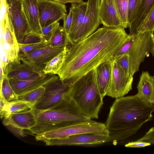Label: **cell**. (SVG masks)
<instances>
[{"instance_id": "6da1fadb", "label": "cell", "mask_w": 154, "mask_h": 154, "mask_svg": "<svg viewBox=\"0 0 154 154\" xmlns=\"http://www.w3.org/2000/svg\"><path fill=\"white\" fill-rule=\"evenodd\" d=\"M125 29L103 26L84 40L69 44L62 66L55 74L69 87L101 64L112 61L129 38Z\"/></svg>"}, {"instance_id": "7a4b0ae2", "label": "cell", "mask_w": 154, "mask_h": 154, "mask_svg": "<svg viewBox=\"0 0 154 154\" xmlns=\"http://www.w3.org/2000/svg\"><path fill=\"white\" fill-rule=\"evenodd\" d=\"M154 112V104L144 103L136 94L116 99L105 124L109 132L108 142L124 140L135 134L152 119Z\"/></svg>"}, {"instance_id": "3957f363", "label": "cell", "mask_w": 154, "mask_h": 154, "mask_svg": "<svg viewBox=\"0 0 154 154\" xmlns=\"http://www.w3.org/2000/svg\"><path fill=\"white\" fill-rule=\"evenodd\" d=\"M32 109L36 116V123L29 130L36 135L91 119L79 111L69 94L50 109L43 110Z\"/></svg>"}, {"instance_id": "277c9868", "label": "cell", "mask_w": 154, "mask_h": 154, "mask_svg": "<svg viewBox=\"0 0 154 154\" xmlns=\"http://www.w3.org/2000/svg\"><path fill=\"white\" fill-rule=\"evenodd\" d=\"M69 94L79 111L91 119H98L103 97L97 82L96 68L69 87Z\"/></svg>"}, {"instance_id": "5b68a950", "label": "cell", "mask_w": 154, "mask_h": 154, "mask_svg": "<svg viewBox=\"0 0 154 154\" xmlns=\"http://www.w3.org/2000/svg\"><path fill=\"white\" fill-rule=\"evenodd\" d=\"M1 65L6 75L14 66L21 63L19 56V43L11 27L6 13L1 22Z\"/></svg>"}, {"instance_id": "8992f818", "label": "cell", "mask_w": 154, "mask_h": 154, "mask_svg": "<svg viewBox=\"0 0 154 154\" xmlns=\"http://www.w3.org/2000/svg\"><path fill=\"white\" fill-rule=\"evenodd\" d=\"M134 35V39L127 54L130 60V76L133 77L139 70L146 57L154 52V34L148 31Z\"/></svg>"}, {"instance_id": "52a82bcc", "label": "cell", "mask_w": 154, "mask_h": 154, "mask_svg": "<svg viewBox=\"0 0 154 154\" xmlns=\"http://www.w3.org/2000/svg\"><path fill=\"white\" fill-rule=\"evenodd\" d=\"M106 129L105 124L91 119L36 135L35 139L37 141L43 142L49 139L62 138L79 134L101 132Z\"/></svg>"}, {"instance_id": "ba28073f", "label": "cell", "mask_w": 154, "mask_h": 154, "mask_svg": "<svg viewBox=\"0 0 154 154\" xmlns=\"http://www.w3.org/2000/svg\"><path fill=\"white\" fill-rule=\"evenodd\" d=\"M43 86L45 88V93L33 106L34 109L43 110L50 109L69 95V87L56 74Z\"/></svg>"}, {"instance_id": "9c48e42d", "label": "cell", "mask_w": 154, "mask_h": 154, "mask_svg": "<svg viewBox=\"0 0 154 154\" xmlns=\"http://www.w3.org/2000/svg\"><path fill=\"white\" fill-rule=\"evenodd\" d=\"M6 13L9 24L19 43H23L29 36L30 30L22 9V0H7Z\"/></svg>"}, {"instance_id": "30bf717a", "label": "cell", "mask_w": 154, "mask_h": 154, "mask_svg": "<svg viewBox=\"0 0 154 154\" xmlns=\"http://www.w3.org/2000/svg\"><path fill=\"white\" fill-rule=\"evenodd\" d=\"M109 132L107 129L101 132L71 136L62 138L51 139L43 142L46 146H94L108 142Z\"/></svg>"}, {"instance_id": "8fae6325", "label": "cell", "mask_w": 154, "mask_h": 154, "mask_svg": "<svg viewBox=\"0 0 154 154\" xmlns=\"http://www.w3.org/2000/svg\"><path fill=\"white\" fill-rule=\"evenodd\" d=\"M133 80V77L126 75L113 60L106 95L116 99L125 96L132 90Z\"/></svg>"}, {"instance_id": "7c38bea8", "label": "cell", "mask_w": 154, "mask_h": 154, "mask_svg": "<svg viewBox=\"0 0 154 154\" xmlns=\"http://www.w3.org/2000/svg\"><path fill=\"white\" fill-rule=\"evenodd\" d=\"M65 48L48 45L25 55L20 59L22 62L29 65L36 73L42 74L44 73L43 70L49 61Z\"/></svg>"}, {"instance_id": "4fadbf2b", "label": "cell", "mask_w": 154, "mask_h": 154, "mask_svg": "<svg viewBox=\"0 0 154 154\" xmlns=\"http://www.w3.org/2000/svg\"><path fill=\"white\" fill-rule=\"evenodd\" d=\"M39 20L42 28L63 19L67 14L66 6L49 0H38Z\"/></svg>"}, {"instance_id": "5bb4252c", "label": "cell", "mask_w": 154, "mask_h": 154, "mask_svg": "<svg viewBox=\"0 0 154 154\" xmlns=\"http://www.w3.org/2000/svg\"><path fill=\"white\" fill-rule=\"evenodd\" d=\"M38 0H22L23 11L29 26L30 34L26 42L42 40L43 35L39 20L38 6Z\"/></svg>"}, {"instance_id": "9a60e30c", "label": "cell", "mask_w": 154, "mask_h": 154, "mask_svg": "<svg viewBox=\"0 0 154 154\" xmlns=\"http://www.w3.org/2000/svg\"><path fill=\"white\" fill-rule=\"evenodd\" d=\"M100 2V0H88L86 10L80 28L78 42L92 34L100 24L99 15Z\"/></svg>"}, {"instance_id": "2e32d148", "label": "cell", "mask_w": 154, "mask_h": 154, "mask_svg": "<svg viewBox=\"0 0 154 154\" xmlns=\"http://www.w3.org/2000/svg\"><path fill=\"white\" fill-rule=\"evenodd\" d=\"M54 74H42L24 80H9L10 85L18 96L24 94L43 86L48 81Z\"/></svg>"}, {"instance_id": "e0dca14e", "label": "cell", "mask_w": 154, "mask_h": 154, "mask_svg": "<svg viewBox=\"0 0 154 154\" xmlns=\"http://www.w3.org/2000/svg\"><path fill=\"white\" fill-rule=\"evenodd\" d=\"M36 123V116L32 109L10 114L4 118L3 124L5 126L23 130H29Z\"/></svg>"}, {"instance_id": "ac0fdd59", "label": "cell", "mask_w": 154, "mask_h": 154, "mask_svg": "<svg viewBox=\"0 0 154 154\" xmlns=\"http://www.w3.org/2000/svg\"><path fill=\"white\" fill-rule=\"evenodd\" d=\"M99 15L100 23L103 26L122 27L113 0H100Z\"/></svg>"}, {"instance_id": "d6986e66", "label": "cell", "mask_w": 154, "mask_h": 154, "mask_svg": "<svg viewBox=\"0 0 154 154\" xmlns=\"http://www.w3.org/2000/svg\"><path fill=\"white\" fill-rule=\"evenodd\" d=\"M137 97L147 104H154V79L148 71H143L137 85Z\"/></svg>"}, {"instance_id": "ffe728a7", "label": "cell", "mask_w": 154, "mask_h": 154, "mask_svg": "<svg viewBox=\"0 0 154 154\" xmlns=\"http://www.w3.org/2000/svg\"><path fill=\"white\" fill-rule=\"evenodd\" d=\"M71 4L73 6V16L68 35L69 44L78 42L79 30L86 11L87 2Z\"/></svg>"}, {"instance_id": "44dd1931", "label": "cell", "mask_w": 154, "mask_h": 154, "mask_svg": "<svg viewBox=\"0 0 154 154\" xmlns=\"http://www.w3.org/2000/svg\"><path fill=\"white\" fill-rule=\"evenodd\" d=\"M112 62L108 61L104 62L96 68L97 83L100 93L103 98L106 96L110 81Z\"/></svg>"}, {"instance_id": "7402d4cb", "label": "cell", "mask_w": 154, "mask_h": 154, "mask_svg": "<svg viewBox=\"0 0 154 154\" xmlns=\"http://www.w3.org/2000/svg\"><path fill=\"white\" fill-rule=\"evenodd\" d=\"M154 8V0H142L134 20L129 26V34L134 35Z\"/></svg>"}, {"instance_id": "603a6c76", "label": "cell", "mask_w": 154, "mask_h": 154, "mask_svg": "<svg viewBox=\"0 0 154 154\" xmlns=\"http://www.w3.org/2000/svg\"><path fill=\"white\" fill-rule=\"evenodd\" d=\"M37 74H38L35 72L29 65L22 62L12 67L5 76L9 80H24L33 77Z\"/></svg>"}, {"instance_id": "cb8c5ba5", "label": "cell", "mask_w": 154, "mask_h": 154, "mask_svg": "<svg viewBox=\"0 0 154 154\" xmlns=\"http://www.w3.org/2000/svg\"><path fill=\"white\" fill-rule=\"evenodd\" d=\"M31 103L17 100L10 102L6 101L3 107L0 109L1 118L8 117L11 114L18 113L32 109Z\"/></svg>"}, {"instance_id": "d4e9b609", "label": "cell", "mask_w": 154, "mask_h": 154, "mask_svg": "<svg viewBox=\"0 0 154 154\" xmlns=\"http://www.w3.org/2000/svg\"><path fill=\"white\" fill-rule=\"evenodd\" d=\"M47 43L48 46L56 48H64L69 45L63 26L60 24L55 29Z\"/></svg>"}, {"instance_id": "484cf974", "label": "cell", "mask_w": 154, "mask_h": 154, "mask_svg": "<svg viewBox=\"0 0 154 154\" xmlns=\"http://www.w3.org/2000/svg\"><path fill=\"white\" fill-rule=\"evenodd\" d=\"M66 47L63 51L49 61L43 70L44 73L55 74L60 69L64 59L66 53Z\"/></svg>"}, {"instance_id": "4316f807", "label": "cell", "mask_w": 154, "mask_h": 154, "mask_svg": "<svg viewBox=\"0 0 154 154\" xmlns=\"http://www.w3.org/2000/svg\"><path fill=\"white\" fill-rule=\"evenodd\" d=\"M122 26L124 28L129 27L128 21V0H113Z\"/></svg>"}, {"instance_id": "83f0119b", "label": "cell", "mask_w": 154, "mask_h": 154, "mask_svg": "<svg viewBox=\"0 0 154 154\" xmlns=\"http://www.w3.org/2000/svg\"><path fill=\"white\" fill-rule=\"evenodd\" d=\"M45 87L43 85L22 94L18 95V99L29 103L33 106L45 93Z\"/></svg>"}, {"instance_id": "f1b7e54d", "label": "cell", "mask_w": 154, "mask_h": 154, "mask_svg": "<svg viewBox=\"0 0 154 154\" xmlns=\"http://www.w3.org/2000/svg\"><path fill=\"white\" fill-rule=\"evenodd\" d=\"M47 46V42L43 40L29 43H19V57Z\"/></svg>"}, {"instance_id": "f546056e", "label": "cell", "mask_w": 154, "mask_h": 154, "mask_svg": "<svg viewBox=\"0 0 154 154\" xmlns=\"http://www.w3.org/2000/svg\"><path fill=\"white\" fill-rule=\"evenodd\" d=\"M8 102L18 100L17 96L11 88L9 80L5 77L0 84V95Z\"/></svg>"}, {"instance_id": "4dcf8cb0", "label": "cell", "mask_w": 154, "mask_h": 154, "mask_svg": "<svg viewBox=\"0 0 154 154\" xmlns=\"http://www.w3.org/2000/svg\"><path fill=\"white\" fill-rule=\"evenodd\" d=\"M154 31V8L137 31V33Z\"/></svg>"}, {"instance_id": "1f68e13d", "label": "cell", "mask_w": 154, "mask_h": 154, "mask_svg": "<svg viewBox=\"0 0 154 154\" xmlns=\"http://www.w3.org/2000/svg\"><path fill=\"white\" fill-rule=\"evenodd\" d=\"M142 1V0H128V21L129 27L134 20Z\"/></svg>"}, {"instance_id": "d6a6232c", "label": "cell", "mask_w": 154, "mask_h": 154, "mask_svg": "<svg viewBox=\"0 0 154 154\" xmlns=\"http://www.w3.org/2000/svg\"><path fill=\"white\" fill-rule=\"evenodd\" d=\"M114 60L125 74L128 76H130V63L128 54H126L123 55L116 58Z\"/></svg>"}, {"instance_id": "836d02e7", "label": "cell", "mask_w": 154, "mask_h": 154, "mask_svg": "<svg viewBox=\"0 0 154 154\" xmlns=\"http://www.w3.org/2000/svg\"><path fill=\"white\" fill-rule=\"evenodd\" d=\"M73 9V6L71 4L69 14H66L63 19V27L64 31L68 36V38L72 21Z\"/></svg>"}, {"instance_id": "e575fe53", "label": "cell", "mask_w": 154, "mask_h": 154, "mask_svg": "<svg viewBox=\"0 0 154 154\" xmlns=\"http://www.w3.org/2000/svg\"><path fill=\"white\" fill-rule=\"evenodd\" d=\"M60 25L59 23L56 22L42 28L43 35L42 40L47 42L55 29Z\"/></svg>"}, {"instance_id": "d590c367", "label": "cell", "mask_w": 154, "mask_h": 154, "mask_svg": "<svg viewBox=\"0 0 154 154\" xmlns=\"http://www.w3.org/2000/svg\"><path fill=\"white\" fill-rule=\"evenodd\" d=\"M137 140L149 142L154 145V126L150 128L143 136Z\"/></svg>"}, {"instance_id": "8d00e7d4", "label": "cell", "mask_w": 154, "mask_h": 154, "mask_svg": "<svg viewBox=\"0 0 154 154\" xmlns=\"http://www.w3.org/2000/svg\"><path fill=\"white\" fill-rule=\"evenodd\" d=\"M151 145V144L149 142L137 140L129 142L125 145V146L129 148H142Z\"/></svg>"}, {"instance_id": "74e56055", "label": "cell", "mask_w": 154, "mask_h": 154, "mask_svg": "<svg viewBox=\"0 0 154 154\" xmlns=\"http://www.w3.org/2000/svg\"><path fill=\"white\" fill-rule=\"evenodd\" d=\"M56 2L64 4L68 3L79 4L83 2V0H49Z\"/></svg>"}, {"instance_id": "f35d334b", "label": "cell", "mask_w": 154, "mask_h": 154, "mask_svg": "<svg viewBox=\"0 0 154 154\" xmlns=\"http://www.w3.org/2000/svg\"><path fill=\"white\" fill-rule=\"evenodd\" d=\"M5 0H1V2H2L3 3V2L5 1Z\"/></svg>"}, {"instance_id": "ab89813d", "label": "cell", "mask_w": 154, "mask_h": 154, "mask_svg": "<svg viewBox=\"0 0 154 154\" xmlns=\"http://www.w3.org/2000/svg\"><path fill=\"white\" fill-rule=\"evenodd\" d=\"M152 56L153 57H154V52H153V54H152Z\"/></svg>"}, {"instance_id": "60d3db41", "label": "cell", "mask_w": 154, "mask_h": 154, "mask_svg": "<svg viewBox=\"0 0 154 154\" xmlns=\"http://www.w3.org/2000/svg\"><path fill=\"white\" fill-rule=\"evenodd\" d=\"M153 78H154V75L153 76Z\"/></svg>"}]
</instances>
